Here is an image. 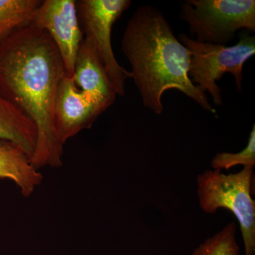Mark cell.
Returning a JSON list of instances; mask_svg holds the SVG:
<instances>
[{
    "instance_id": "cell-1",
    "label": "cell",
    "mask_w": 255,
    "mask_h": 255,
    "mask_svg": "<svg viewBox=\"0 0 255 255\" xmlns=\"http://www.w3.org/2000/svg\"><path fill=\"white\" fill-rule=\"evenodd\" d=\"M65 76L61 55L49 35L31 23L0 42V93L36 124L31 159L36 168L63 165L64 145L55 135L53 106Z\"/></svg>"
},
{
    "instance_id": "cell-2",
    "label": "cell",
    "mask_w": 255,
    "mask_h": 255,
    "mask_svg": "<svg viewBox=\"0 0 255 255\" xmlns=\"http://www.w3.org/2000/svg\"><path fill=\"white\" fill-rule=\"evenodd\" d=\"M121 48L144 107L162 114V96L177 90L207 112L214 108L189 77L190 52L174 35L165 16L150 5L139 6L127 23Z\"/></svg>"
},
{
    "instance_id": "cell-3",
    "label": "cell",
    "mask_w": 255,
    "mask_h": 255,
    "mask_svg": "<svg viewBox=\"0 0 255 255\" xmlns=\"http://www.w3.org/2000/svg\"><path fill=\"white\" fill-rule=\"evenodd\" d=\"M254 173L244 167L237 173L224 174L219 169L206 170L196 179L201 209L208 214L227 209L238 220L245 255H255V203L252 197Z\"/></svg>"
},
{
    "instance_id": "cell-4",
    "label": "cell",
    "mask_w": 255,
    "mask_h": 255,
    "mask_svg": "<svg viewBox=\"0 0 255 255\" xmlns=\"http://www.w3.org/2000/svg\"><path fill=\"white\" fill-rule=\"evenodd\" d=\"M178 39L190 52L189 77L201 92H207L216 106L223 105L221 90L217 81L226 73L232 74L239 92L243 89V67L255 54V38L245 33L237 44L201 43L182 33Z\"/></svg>"
},
{
    "instance_id": "cell-5",
    "label": "cell",
    "mask_w": 255,
    "mask_h": 255,
    "mask_svg": "<svg viewBox=\"0 0 255 255\" xmlns=\"http://www.w3.org/2000/svg\"><path fill=\"white\" fill-rule=\"evenodd\" d=\"M182 19L194 39L201 43L226 45L236 32L255 31V0H187Z\"/></svg>"
},
{
    "instance_id": "cell-6",
    "label": "cell",
    "mask_w": 255,
    "mask_h": 255,
    "mask_svg": "<svg viewBox=\"0 0 255 255\" xmlns=\"http://www.w3.org/2000/svg\"><path fill=\"white\" fill-rule=\"evenodd\" d=\"M131 4L130 0H82L77 3L82 32L92 40L105 64L117 95H125L126 81L130 78L129 71L117 61L112 45L114 23Z\"/></svg>"
},
{
    "instance_id": "cell-7",
    "label": "cell",
    "mask_w": 255,
    "mask_h": 255,
    "mask_svg": "<svg viewBox=\"0 0 255 255\" xmlns=\"http://www.w3.org/2000/svg\"><path fill=\"white\" fill-rule=\"evenodd\" d=\"M28 23L49 35L61 55L67 76L73 78L75 59L84 38L77 1H42Z\"/></svg>"
},
{
    "instance_id": "cell-8",
    "label": "cell",
    "mask_w": 255,
    "mask_h": 255,
    "mask_svg": "<svg viewBox=\"0 0 255 255\" xmlns=\"http://www.w3.org/2000/svg\"><path fill=\"white\" fill-rule=\"evenodd\" d=\"M102 114L77 87L73 78L65 76L60 82L53 106L55 135L64 145L69 139L90 128Z\"/></svg>"
},
{
    "instance_id": "cell-9",
    "label": "cell",
    "mask_w": 255,
    "mask_h": 255,
    "mask_svg": "<svg viewBox=\"0 0 255 255\" xmlns=\"http://www.w3.org/2000/svg\"><path fill=\"white\" fill-rule=\"evenodd\" d=\"M73 79L79 90L102 114L113 105L118 96L105 64L87 36L79 48Z\"/></svg>"
},
{
    "instance_id": "cell-10",
    "label": "cell",
    "mask_w": 255,
    "mask_h": 255,
    "mask_svg": "<svg viewBox=\"0 0 255 255\" xmlns=\"http://www.w3.org/2000/svg\"><path fill=\"white\" fill-rule=\"evenodd\" d=\"M0 179L14 182L23 196L30 197L41 185L43 176L21 147L0 140Z\"/></svg>"
},
{
    "instance_id": "cell-11",
    "label": "cell",
    "mask_w": 255,
    "mask_h": 255,
    "mask_svg": "<svg viewBox=\"0 0 255 255\" xmlns=\"http://www.w3.org/2000/svg\"><path fill=\"white\" fill-rule=\"evenodd\" d=\"M38 130L36 124L22 110L0 93V140L21 147L31 160L36 150Z\"/></svg>"
},
{
    "instance_id": "cell-12",
    "label": "cell",
    "mask_w": 255,
    "mask_h": 255,
    "mask_svg": "<svg viewBox=\"0 0 255 255\" xmlns=\"http://www.w3.org/2000/svg\"><path fill=\"white\" fill-rule=\"evenodd\" d=\"M38 0H0V42L28 24L41 4Z\"/></svg>"
},
{
    "instance_id": "cell-13",
    "label": "cell",
    "mask_w": 255,
    "mask_h": 255,
    "mask_svg": "<svg viewBox=\"0 0 255 255\" xmlns=\"http://www.w3.org/2000/svg\"><path fill=\"white\" fill-rule=\"evenodd\" d=\"M191 255H240L236 223H228L219 232L199 245Z\"/></svg>"
},
{
    "instance_id": "cell-14",
    "label": "cell",
    "mask_w": 255,
    "mask_h": 255,
    "mask_svg": "<svg viewBox=\"0 0 255 255\" xmlns=\"http://www.w3.org/2000/svg\"><path fill=\"white\" fill-rule=\"evenodd\" d=\"M211 167L214 169L228 170L234 166L243 165L254 168L255 165V126L253 125L248 145L237 153L219 152L213 157Z\"/></svg>"
}]
</instances>
